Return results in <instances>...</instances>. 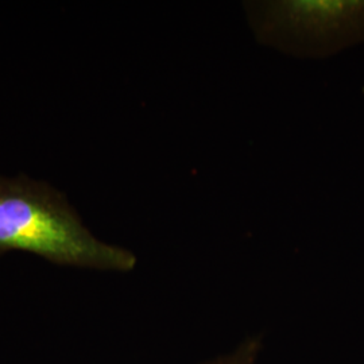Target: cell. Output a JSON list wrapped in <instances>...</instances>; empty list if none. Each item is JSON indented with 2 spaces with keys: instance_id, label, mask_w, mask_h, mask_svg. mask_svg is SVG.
Listing matches in <instances>:
<instances>
[{
  "instance_id": "6da1fadb",
  "label": "cell",
  "mask_w": 364,
  "mask_h": 364,
  "mask_svg": "<svg viewBox=\"0 0 364 364\" xmlns=\"http://www.w3.org/2000/svg\"><path fill=\"white\" fill-rule=\"evenodd\" d=\"M25 251L61 266L131 272L136 257L84 225L65 196L25 176L0 177V255Z\"/></svg>"
},
{
  "instance_id": "7a4b0ae2",
  "label": "cell",
  "mask_w": 364,
  "mask_h": 364,
  "mask_svg": "<svg viewBox=\"0 0 364 364\" xmlns=\"http://www.w3.org/2000/svg\"><path fill=\"white\" fill-rule=\"evenodd\" d=\"M257 41L297 58H326L364 42V0L245 1Z\"/></svg>"
},
{
  "instance_id": "3957f363",
  "label": "cell",
  "mask_w": 364,
  "mask_h": 364,
  "mask_svg": "<svg viewBox=\"0 0 364 364\" xmlns=\"http://www.w3.org/2000/svg\"><path fill=\"white\" fill-rule=\"evenodd\" d=\"M262 340L259 336L248 338L235 348L234 351L219 356L205 364H257L259 356Z\"/></svg>"
}]
</instances>
